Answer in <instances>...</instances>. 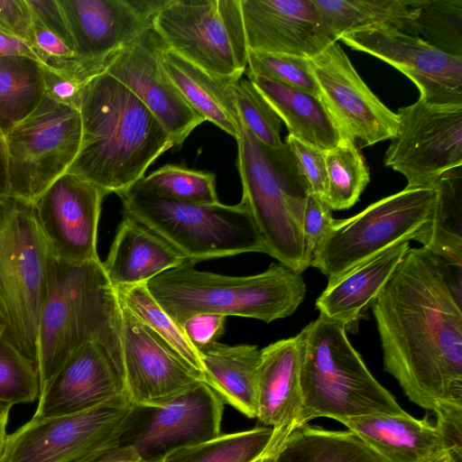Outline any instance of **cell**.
<instances>
[{
    "mask_svg": "<svg viewBox=\"0 0 462 462\" xmlns=\"http://www.w3.org/2000/svg\"><path fill=\"white\" fill-rule=\"evenodd\" d=\"M236 143L241 202L263 237L266 254L301 274L310 266L302 233L310 187L285 143L270 148L244 126Z\"/></svg>",
    "mask_w": 462,
    "mask_h": 462,
    "instance_id": "8992f818",
    "label": "cell"
},
{
    "mask_svg": "<svg viewBox=\"0 0 462 462\" xmlns=\"http://www.w3.org/2000/svg\"><path fill=\"white\" fill-rule=\"evenodd\" d=\"M309 60L319 97L344 136L365 145L394 136L396 113L372 92L337 42Z\"/></svg>",
    "mask_w": 462,
    "mask_h": 462,
    "instance_id": "9a60e30c",
    "label": "cell"
},
{
    "mask_svg": "<svg viewBox=\"0 0 462 462\" xmlns=\"http://www.w3.org/2000/svg\"><path fill=\"white\" fill-rule=\"evenodd\" d=\"M116 291L119 302L164 340L204 380L198 349L187 338L181 327L151 295L145 283L119 287Z\"/></svg>",
    "mask_w": 462,
    "mask_h": 462,
    "instance_id": "d590c367",
    "label": "cell"
},
{
    "mask_svg": "<svg viewBox=\"0 0 462 462\" xmlns=\"http://www.w3.org/2000/svg\"><path fill=\"white\" fill-rule=\"evenodd\" d=\"M247 75L263 76L319 96L308 58L286 54L249 51Z\"/></svg>",
    "mask_w": 462,
    "mask_h": 462,
    "instance_id": "60d3db41",
    "label": "cell"
},
{
    "mask_svg": "<svg viewBox=\"0 0 462 462\" xmlns=\"http://www.w3.org/2000/svg\"><path fill=\"white\" fill-rule=\"evenodd\" d=\"M123 396V367L103 345L90 340L71 354L40 393L32 418L76 413Z\"/></svg>",
    "mask_w": 462,
    "mask_h": 462,
    "instance_id": "44dd1931",
    "label": "cell"
},
{
    "mask_svg": "<svg viewBox=\"0 0 462 462\" xmlns=\"http://www.w3.org/2000/svg\"><path fill=\"white\" fill-rule=\"evenodd\" d=\"M121 348L125 393L136 406H160L202 376L121 303Z\"/></svg>",
    "mask_w": 462,
    "mask_h": 462,
    "instance_id": "ac0fdd59",
    "label": "cell"
},
{
    "mask_svg": "<svg viewBox=\"0 0 462 462\" xmlns=\"http://www.w3.org/2000/svg\"><path fill=\"white\" fill-rule=\"evenodd\" d=\"M187 260L149 280L145 286L166 313L181 326L202 313L253 318L266 323L291 316L303 301L306 284L282 263L263 273L229 276L197 270Z\"/></svg>",
    "mask_w": 462,
    "mask_h": 462,
    "instance_id": "277c9868",
    "label": "cell"
},
{
    "mask_svg": "<svg viewBox=\"0 0 462 462\" xmlns=\"http://www.w3.org/2000/svg\"><path fill=\"white\" fill-rule=\"evenodd\" d=\"M276 450H269L263 457L255 460L254 462H274V455Z\"/></svg>",
    "mask_w": 462,
    "mask_h": 462,
    "instance_id": "db71d44e",
    "label": "cell"
},
{
    "mask_svg": "<svg viewBox=\"0 0 462 462\" xmlns=\"http://www.w3.org/2000/svg\"><path fill=\"white\" fill-rule=\"evenodd\" d=\"M40 396L36 367L0 333V402L12 406Z\"/></svg>",
    "mask_w": 462,
    "mask_h": 462,
    "instance_id": "ab89813d",
    "label": "cell"
},
{
    "mask_svg": "<svg viewBox=\"0 0 462 462\" xmlns=\"http://www.w3.org/2000/svg\"><path fill=\"white\" fill-rule=\"evenodd\" d=\"M386 462H428L462 448L443 427L427 417L374 414L340 421Z\"/></svg>",
    "mask_w": 462,
    "mask_h": 462,
    "instance_id": "cb8c5ba5",
    "label": "cell"
},
{
    "mask_svg": "<svg viewBox=\"0 0 462 462\" xmlns=\"http://www.w3.org/2000/svg\"><path fill=\"white\" fill-rule=\"evenodd\" d=\"M248 79L285 124L289 134L324 151L346 137L319 96L263 76Z\"/></svg>",
    "mask_w": 462,
    "mask_h": 462,
    "instance_id": "f1b7e54d",
    "label": "cell"
},
{
    "mask_svg": "<svg viewBox=\"0 0 462 462\" xmlns=\"http://www.w3.org/2000/svg\"><path fill=\"white\" fill-rule=\"evenodd\" d=\"M133 408L123 396L76 413L32 418L7 435L5 462H85L120 447Z\"/></svg>",
    "mask_w": 462,
    "mask_h": 462,
    "instance_id": "7c38bea8",
    "label": "cell"
},
{
    "mask_svg": "<svg viewBox=\"0 0 462 462\" xmlns=\"http://www.w3.org/2000/svg\"><path fill=\"white\" fill-rule=\"evenodd\" d=\"M410 241L392 245L329 281L316 300L320 314L356 329L363 313L372 306L407 251Z\"/></svg>",
    "mask_w": 462,
    "mask_h": 462,
    "instance_id": "d4e9b609",
    "label": "cell"
},
{
    "mask_svg": "<svg viewBox=\"0 0 462 462\" xmlns=\"http://www.w3.org/2000/svg\"><path fill=\"white\" fill-rule=\"evenodd\" d=\"M45 96L53 101L79 109L83 91L89 81L62 74L42 65Z\"/></svg>",
    "mask_w": 462,
    "mask_h": 462,
    "instance_id": "ee69618b",
    "label": "cell"
},
{
    "mask_svg": "<svg viewBox=\"0 0 462 462\" xmlns=\"http://www.w3.org/2000/svg\"><path fill=\"white\" fill-rule=\"evenodd\" d=\"M452 462H462V452H457L455 455Z\"/></svg>",
    "mask_w": 462,
    "mask_h": 462,
    "instance_id": "9f6ffc18",
    "label": "cell"
},
{
    "mask_svg": "<svg viewBox=\"0 0 462 462\" xmlns=\"http://www.w3.org/2000/svg\"><path fill=\"white\" fill-rule=\"evenodd\" d=\"M0 462H5V459H4V448H0Z\"/></svg>",
    "mask_w": 462,
    "mask_h": 462,
    "instance_id": "6f0895ef",
    "label": "cell"
},
{
    "mask_svg": "<svg viewBox=\"0 0 462 462\" xmlns=\"http://www.w3.org/2000/svg\"><path fill=\"white\" fill-rule=\"evenodd\" d=\"M273 428L220 434L215 439L177 449L159 462H254L270 449Z\"/></svg>",
    "mask_w": 462,
    "mask_h": 462,
    "instance_id": "836d02e7",
    "label": "cell"
},
{
    "mask_svg": "<svg viewBox=\"0 0 462 462\" xmlns=\"http://www.w3.org/2000/svg\"><path fill=\"white\" fill-rule=\"evenodd\" d=\"M187 260L161 236L125 216L102 264L109 282L116 289L146 283Z\"/></svg>",
    "mask_w": 462,
    "mask_h": 462,
    "instance_id": "484cf974",
    "label": "cell"
},
{
    "mask_svg": "<svg viewBox=\"0 0 462 462\" xmlns=\"http://www.w3.org/2000/svg\"><path fill=\"white\" fill-rule=\"evenodd\" d=\"M437 199L435 186L407 188L346 219H335L315 248L310 266L328 282L401 241L420 242L428 232Z\"/></svg>",
    "mask_w": 462,
    "mask_h": 462,
    "instance_id": "9c48e42d",
    "label": "cell"
},
{
    "mask_svg": "<svg viewBox=\"0 0 462 462\" xmlns=\"http://www.w3.org/2000/svg\"><path fill=\"white\" fill-rule=\"evenodd\" d=\"M11 407V404L0 402V448L5 447L6 440V425Z\"/></svg>",
    "mask_w": 462,
    "mask_h": 462,
    "instance_id": "816d5d0a",
    "label": "cell"
},
{
    "mask_svg": "<svg viewBox=\"0 0 462 462\" xmlns=\"http://www.w3.org/2000/svg\"><path fill=\"white\" fill-rule=\"evenodd\" d=\"M302 354L300 332L261 349L255 419L273 428L276 447L296 429L300 413Z\"/></svg>",
    "mask_w": 462,
    "mask_h": 462,
    "instance_id": "603a6c76",
    "label": "cell"
},
{
    "mask_svg": "<svg viewBox=\"0 0 462 462\" xmlns=\"http://www.w3.org/2000/svg\"><path fill=\"white\" fill-rule=\"evenodd\" d=\"M335 42L346 33L398 30L406 33L417 15L419 0H312Z\"/></svg>",
    "mask_w": 462,
    "mask_h": 462,
    "instance_id": "f546056e",
    "label": "cell"
},
{
    "mask_svg": "<svg viewBox=\"0 0 462 462\" xmlns=\"http://www.w3.org/2000/svg\"><path fill=\"white\" fill-rule=\"evenodd\" d=\"M133 189L161 199L193 204H216L213 173L166 164L137 181Z\"/></svg>",
    "mask_w": 462,
    "mask_h": 462,
    "instance_id": "8d00e7d4",
    "label": "cell"
},
{
    "mask_svg": "<svg viewBox=\"0 0 462 462\" xmlns=\"http://www.w3.org/2000/svg\"><path fill=\"white\" fill-rule=\"evenodd\" d=\"M98 186L66 172L32 203L51 254L68 263L100 260L97 226L104 198Z\"/></svg>",
    "mask_w": 462,
    "mask_h": 462,
    "instance_id": "2e32d148",
    "label": "cell"
},
{
    "mask_svg": "<svg viewBox=\"0 0 462 462\" xmlns=\"http://www.w3.org/2000/svg\"><path fill=\"white\" fill-rule=\"evenodd\" d=\"M162 64L188 105L208 121L237 140L242 133L235 96L236 80L219 78L163 49Z\"/></svg>",
    "mask_w": 462,
    "mask_h": 462,
    "instance_id": "4316f807",
    "label": "cell"
},
{
    "mask_svg": "<svg viewBox=\"0 0 462 462\" xmlns=\"http://www.w3.org/2000/svg\"><path fill=\"white\" fill-rule=\"evenodd\" d=\"M42 64L27 56L0 57V126L4 134L44 97Z\"/></svg>",
    "mask_w": 462,
    "mask_h": 462,
    "instance_id": "1f68e13d",
    "label": "cell"
},
{
    "mask_svg": "<svg viewBox=\"0 0 462 462\" xmlns=\"http://www.w3.org/2000/svg\"><path fill=\"white\" fill-rule=\"evenodd\" d=\"M81 141L67 171L119 194L144 177L173 143L146 106L106 71L86 86L79 108Z\"/></svg>",
    "mask_w": 462,
    "mask_h": 462,
    "instance_id": "7a4b0ae2",
    "label": "cell"
},
{
    "mask_svg": "<svg viewBox=\"0 0 462 462\" xmlns=\"http://www.w3.org/2000/svg\"><path fill=\"white\" fill-rule=\"evenodd\" d=\"M204 382L223 400L250 419L257 414L261 349L255 345L214 342L198 348Z\"/></svg>",
    "mask_w": 462,
    "mask_h": 462,
    "instance_id": "83f0119b",
    "label": "cell"
},
{
    "mask_svg": "<svg viewBox=\"0 0 462 462\" xmlns=\"http://www.w3.org/2000/svg\"><path fill=\"white\" fill-rule=\"evenodd\" d=\"M224 403L201 381L162 405H134L120 447L131 448L140 462H159L177 449L219 436Z\"/></svg>",
    "mask_w": 462,
    "mask_h": 462,
    "instance_id": "5bb4252c",
    "label": "cell"
},
{
    "mask_svg": "<svg viewBox=\"0 0 462 462\" xmlns=\"http://www.w3.org/2000/svg\"><path fill=\"white\" fill-rule=\"evenodd\" d=\"M85 462H140L134 451L128 447L108 449Z\"/></svg>",
    "mask_w": 462,
    "mask_h": 462,
    "instance_id": "681fc988",
    "label": "cell"
},
{
    "mask_svg": "<svg viewBox=\"0 0 462 462\" xmlns=\"http://www.w3.org/2000/svg\"><path fill=\"white\" fill-rule=\"evenodd\" d=\"M32 14L45 29L63 40L73 51V40L58 0H26Z\"/></svg>",
    "mask_w": 462,
    "mask_h": 462,
    "instance_id": "7dc6e473",
    "label": "cell"
},
{
    "mask_svg": "<svg viewBox=\"0 0 462 462\" xmlns=\"http://www.w3.org/2000/svg\"><path fill=\"white\" fill-rule=\"evenodd\" d=\"M125 216L161 236L188 260L264 253L263 237L246 207L193 204L161 199L132 188L117 194Z\"/></svg>",
    "mask_w": 462,
    "mask_h": 462,
    "instance_id": "ba28073f",
    "label": "cell"
},
{
    "mask_svg": "<svg viewBox=\"0 0 462 462\" xmlns=\"http://www.w3.org/2000/svg\"><path fill=\"white\" fill-rule=\"evenodd\" d=\"M9 197L5 134L0 126V199Z\"/></svg>",
    "mask_w": 462,
    "mask_h": 462,
    "instance_id": "f907efd6",
    "label": "cell"
},
{
    "mask_svg": "<svg viewBox=\"0 0 462 462\" xmlns=\"http://www.w3.org/2000/svg\"><path fill=\"white\" fill-rule=\"evenodd\" d=\"M51 258L32 203L0 199V308L3 336L37 369L38 323Z\"/></svg>",
    "mask_w": 462,
    "mask_h": 462,
    "instance_id": "52a82bcc",
    "label": "cell"
},
{
    "mask_svg": "<svg viewBox=\"0 0 462 462\" xmlns=\"http://www.w3.org/2000/svg\"><path fill=\"white\" fill-rule=\"evenodd\" d=\"M80 141L79 109L44 95L32 113L5 134L9 197L32 202L67 172Z\"/></svg>",
    "mask_w": 462,
    "mask_h": 462,
    "instance_id": "8fae6325",
    "label": "cell"
},
{
    "mask_svg": "<svg viewBox=\"0 0 462 462\" xmlns=\"http://www.w3.org/2000/svg\"><path fill=\"white\" fill-rule=\"evenodd\" d=\"M226 318L202 313L191 316L180 326L189 342L198 349L217 340L225 332Z\"/></svg>",
    "mask_w": 462,
    "mask_h": 462,
    "instance_id": "bcb514c9",
    "label": "cell"
},
{
    "mask_svg": "<svg viewBox=\"0 0 462 462\" xmlns=\"http://www.w3.org/2000/svg\"><path fill=\"white\" fill-rule=\"evenodd\" d=\"M90 340L103 345L123 367L116 291L100 260L76 263L51 254L38 323L40 393L71 354Z\"/></svg>",
    "mask_w": 462,
    "mask_h": 462,
    "instance_id": "3957f363",
    "label": "cell"
},
{
    "mask_svg": "<svg viewBox=\"0 0 462 462\" xmlns=\"http://www.w3.org/2000/svg\"><path fill=\"white\" fill-rule=\"evenodd\" d=\"M73 40L77 60L109 64L113 57L152 28L170 0H58Z\"/></svg>",
    "mask_w": 462,
    "mask_h": 462,
    "instance_id": "ffe728a7",
    "label": "cell"
},
{
    "mask_svg": "<svg viewBox=\"0 0 462 462\" xmlns=\"http://www.w3.org/2000/svg\"><path fill=\"white\" fill-rule=\"evenodd\" d=\"M328 185L324 202L331 210L354 206L370 181V173L355 140L344 137L325 151Z\"/></svg>",
    "mask_w": 462,
    "mask_h": 462,
    "instance_id": "e575fe53",
    "label": "cell"
},
{
    "mask_svg": "<svg viewBox=\"0 0 462 462\" xmlns=\"http://www.w3.org/2000/svg\"><path fill=\"white\" fill-rule=\"evenodd\" d=\"M32 24L26 0H0V31L24 41L32 48Z\"/></svg>",
    "mask_w": 462,
    "mask_h": 462,
    "instance_id": "f6af8a7d",
    "label": "cell"
},
{
    "mask_svg": "<svg viewBox=\"0 0 462 462\" xmlns=\"http://www.w3.org/2000/svg\"><path fill=\"white\" fill-rule=\"evenodd\" d=\"M371 307L383 370L462 442V301L439 256L409 248Z\"/></svg>",
    "mask_w": 462,
    "mask_h": 462,
    "instance_id": "6da1fadb",
    "label": "cell"
},
{
    "mask_svg": "<svg viewBox=\"0 0 462 462\" xmlns=\"http://www.w3.org/2000/svg\"><path fill=\"white\" fill-rule=\"evenodd\" d=\"M285 143L292 152L310 192L324 201L328 185L325 151L291 134L285 138Z\"/></svg>",
    "mask_w": 462,
    "mask_h": 462,
    "instance_id": "b9f144b4",
    "label": "cell"
},
{
    "mask_svg": "<svg viewBox=\"0 0 462 462\" xmlns=\"http://www.w3.org/2000/svg\"><path fill=\"white\" fill-rule=\"evenodd\" d=\"M6 56H27L39 60L27 42L0 31V57Z\"/></svg>",
    "mask_w": 462,
    "mask_h": 462,
    "instance_id": "c3c4849f",
    "label": "cell"
},
{
    "mask_svg": "<svg viewBox=\"0 0 462 462\" xmlns=\"http://www.w3.org/2000/svg\"><path fill=\"white\" fill-rule=\"evenodd\" d=\"M152 28L170 51L211 75L237 81L247 68L240 0H170Z\"/></svg>",
    "mask_w": 462,
    "mask_h": 462,
    "instance_id": "30bf717a",
    "label": "cell"
},
{
    "mask_svg": "<svg viewBox=\"0 0 462 462\" xmlns=\"http://www.w3.org/2000/svg\"><path fill=\"white\" fill-rule=\"evenodd\" d=\"M339 40L400 70L416 85L420 99L439 106H462L461 56L446 53L398 30L355 32Z\"/></svg>",
    "mask_w": 462,
    "mask_h": 462,
    "instance_id": "e0dca14e",
    "label": "cell"
},
{
    "mask_svg": "<svg viewBox=\"0 0 462 462\" xmlns=\"http://www.w3.org/2000/svg\"><path fill=\"white\" fill-rule=\"evenodd\" d=\"M434 186L433 217L420 243L434 254L462 262V166L443 174Z\"/></svg>",
    "mask_w": 462,
    "mask_h": 462,
    "instance_id": "d6a6232c",
    "label": "cell"
},
{
    "mask_svg": "<svg viewBox=\"0 0 462 462\" xmlns=\"http://www.w3.org/2000/svg\"><path fill=\"white\" fill-rule=\"evenodd\" d=\"M165 47L151 28L116 53L105 71L146 106L178 147L205 120L188 105L162 67Z\"/></svg>",
    "mask_w": 462,
    "mask_h": 462,
    "instance_id": "d6986e66",
    "label": "cell"
},
{
    "mask_svg": "<svg viewBox=\"0 0 462 462\" xmlns=\"http://www.w3.org/2000/svg\"><path fill=\"white\" fill-rule=\"evenodd\" d=\"M300 333L302 404L296 429L319 417L340 422L366 415L406 413L370 373L343 324L319 313Z\"/></svg>",
    "mask_w": 462,
    "mask_h": 462,
    "instance_id": "5b68a950",
    "label": "cell"
},
{
    "mask_svg": "<svg viewBox=\"0 0 462 462\" xmlns=\"http://www.w3.org/2000/svg\"><path fill=\"white\" fill-rule=\"evenodd\" d=\"M406 33L462 57V0H419L417 15Z\"/></svg>",
    "mask_w": 462,
    "mask_h": 462,
    "instance_id": "74e56055",
    "label": "cell"
},
{
    "mask_svg": "<svg viewBox=\"0 0 462 462\" xmlns=\"http://www.w3.org/2000/svg\"><path fill=\"white\" fill-rule=\"evenodd\" d=\"M235 96L243 126L264 145L282 147V122L254 83L249 79H240L235 86Z\"/></svg>",
    "mask_w": 462,
    "mask_h": 462,
    "instance_id": "f35d334b",
    "label": "cell"
},
{
    "mask_svg": "<svg viewBox=\"0 0 462 462\" xmlns=\"http://www.w3.org/2000/svg\"><path fill=\"white\" fill-rule=\"evenodd\" d=\"M4 330H5V319H4L3 313H2V310L0 308V333L3 334Z\"/></svg>",
    "mask_w": 462,
    "mask_h": 462,
    "instance_id": "11a10c76",
    "label": "cell"
},
{
    "mask_svg": "<svg viewBox=\"0 0 462 462\" xmlns=\"http://www.w3.org/2000/svg\"><path fill=\"white\" fill-rule=\"evenodd\" d=\"M274 462H386L350 430L305 424L278 446Z\"/></svg>",
    "mask_w": 462,
    "mask_h": 462,
    "instance_id": "4dcf8cb0",
    "label": "cell"
},
{
    "mask_svg": "<svg viewBox=\"0 0 462 462\" xmlns=\"http://www.w3.org/2000/svg\"><path fill=\"white\" fill-rule=\"evenodd\" d=\"M461 451L462 448L448 450L428 462H452L455 455Z\"/></svg>",
    "mask_w": 462,
    "mask_h": 462,
    "instance_id": "f5cc1de1",
    "label": "cell"
},
{
    "mask_svg": "<svg viewBox=\"0 0 462 462\" xmlns=\"http://www.w3.org/2000/svg\"><path fill=\"white\" fill-rule=\"evenodd\" d=\"M249 51L313 58L336 42L312 0H240Z\"/></svg>",
    "mask_w": 462,
    "mask_h": 462,
    "instance_id": "7402d4cb",
    "label": "cell"
},
{
    "mask_svg": "<svg viewBox=\"0 0 462 462\" xmlns=\"http://www.w3.org/2000/svg\"><path fill=\"white\" fill-rule=\"evenodd\" d=\"M396 115L397 130L383 163L406 178L407 188L433 187L443 174L462 166V106L419 98Z\"/></svg>",
    "mask_w": 462,
    "mask_h": 462,
    "instance_id": "4fadbf2b",
    "label": "cell"
},
{
    "mask_svg": "<svg viewBox=\"0 0 462 462\" xmlns=\"http://www.w3.org/2000/svg\"><path fill=\"white\" fill-rule=\"evenodd\" d=\"M335 219L327 204L310 192L307 197L302 221V233L308 258L330 231Z\"/></svg>",
    "mask_w": 462,
    "mask_h": 462,
    "instance_id": "7bdbcfd3",
    "label": "cell"
}]
</instances>
